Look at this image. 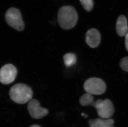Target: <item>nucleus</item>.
Masks as SVG:
<instances>
[{
    "label": "nucleus",
    "mask_w": 128,
    "mask_h": 127,
    "mask_svg": "<svg viewBox=\"0 0 128 127\" xmlns=\"http://www.w3.org/2000/svg\"><path fill=\"white\" fill-rule=\"evenodd\" d=\"M57 19L61 28L64 30H69L76 25L78 20V14L72 6H63L58 10Z\"/></svg>",
    "instance_id": "obj_1"
},
{
    "label": "nucleus",
    "mask_w": 128,
    "mask_h": 127,
    "mask_svg": "<svg viewBox=\"0 0 128 127\" xmlns=\"http://www.w3.org/2000/svg\"><path fill=\"white\" fill-rule=\"evenodd\" d=\"M11 100L18 104H24L30 102L32 98V90L30 87L24 83H18L12 86L9 91Z\"/></svg>",
    "instance_id": "obj_2"
},
{
    "label": "nucleus",
    "mask_w": 128,
    "mask_h": 127,
    "mask_svg": "<svg viewBox=\"0 0 128 127\" xmlns=\"http://www.w3.org/2000/svg\"><path fill=\"white\" fill-rule=\"evenodd\" d=\"M5 20L8 24L18 31H22L24 28V23L20 11L12 7L8 9L5 14Z\"/></svg>",
    "instance_id": "obj_3"
},
{
    "label": "nucleus",
    "mask_w": 128,
    "mask_h": 127,
    "mask_svg": "<svg viewBox=\"0 0 128 127\" xmlns=\"http://www.w3.org/2000/svg\"><path fill=\"white\" fill-rule=\"evenodd\" d=\"M92 106L96 108L98 116L102 119H110L114 112V105L111 101L108 99L94 101Z\"/></svg>",
    "instance_id": "obj_4"
},
{
    "label": "nucleus",
    "mask_w": 128,
    "mask_h": 127,
    "mask_svg": "<svg viewBox=\"0 0 128 127\" xmlns=\"http://www.w3.org/2000/svg\"><path fill=\"white\" fill-rule=\"evenodd\" d=\"M84 87L86 92L91 95H102L106 89V85L104 80L98 78L87 79L84 83Z\"/></svg>",
    "instance_id": "obj_5"
},
{
    "label": "nucleus",
    "mask_w": 128,
    "mask_h": 127,
    "mask_svg": "<svg viewBox=\"0 0 128 127\" xmlns=\"http://www.w3.org/2000/svg\"><path fill=\"white\" fill-rule=\"evenodd\" d=\"M18 70L11 64L4 65L0 69V82L4 85H9L16 79Z\"/></svg>",
    "instance_id": "obj_6"
},
{
    "label": "nucleus",
    "mask_w": 128,
    "mask_h": 127,
    "mask_svg": "<svg viewBox=\"0 0 128 127\" xmlns=\"http://www.w3.org/2000/svg\"><path fill=\"white\" fill-rule=\"evenodd\" d=\"M28 109L30 116L35 119H42L48 114V110L42 107L40 102L35 99H32L29 102Z\"/></svg>",
    "instance_id": "obj_7"
},
{
    "label": "nucleus",
    "mask_w": 128,
    "mask_h": 127,
    "mask_svg": "<svg viewBox=\"0 0 128 127\" xmlns=\"http://www.w3.org/2000/svg\"><path fill=\"white\" fill-rule=\"evenodd\" d=\"M101 41V35L98 30L91 29L87 31L86 36V42L91 48H96L99 46Z\"/></svg>",
    "instance_id": "obj_8"
},
{
    "label": "nucleus",
    "mask_w": 128,
    "mask_h": 127,
    "mask_svg": "<svg viewBox=\"0 0 128 127\" xmlns=\"http://www.w3.org/2000/svg\"><path fill=\"white\" fill-rule=\"evenodd\" d=\"M116 31L120 37L125 36L128 31L127 19L124 15H121L118 17L116 21Z\"/></svg>",
    "instance_id": "obj_9"
},
{
    "label": "nucleus",
    "mask_w": 128,
    "mask_h": 127,
    "mask_svg": "<svg viewBox=\"0 0 128 127\" xmlns=\"http://www.w3.org/2000/svg\"><path fill=\"white\" fill-rule=\"evenodd\" d=\"M89 127H114V121L113 119L98 118L91 119L88 121Z\"/></svg>",
    "instance_id": "obj_10"
},
{
    "label": "nucleus",
    "mask_w": 128,
    "mask_h": 127,
    "mask_svg": "<svg viewBox=\"0 0 128 127\" xmlns=\"http://www.w3.org/2000/svg\"><path fill=\"white\" fill-rule=\"evenodd\" d=\"M64 64L66 67H70L75 64L77 61V58L75 54L68 53L63 57Z\"/></svg>",
    "instance_id": "obj_11"
},
{
    "label": "nucleus",
    "mask_w": 128,
    "mask_h": 127,
    "mask_svg": "<svg viewBox=\"0 0 128 127\" xmlns=\"http://www.w3.org/2000/svg\"><path fill=\"white\" fill-rule=\"evenodd\" d=\"M94 102V97L90 94L86 93L80 97L79 102L81 105L84 107L88 106H92Z\"/></svg>",
    "instance_id": "obj_12"
},
{
    "label": "nucleus",
    "mask_w": 128,
    "mask_h": 127,
    "mask_svg": "<svg viewBox=\"0 0 128 127\" xmlns=\"http://www.w3.org/2000/svg\"><path fill=\"white\" fill-rule=\"evenodd\" d=\"M81 5L85 10L90 12L92 9L94 5L93 0H79Z\"/></svg>",
    "instance_id": "obj_13"
},
{
    "label": "nucleus",
    "mask_w": 128,
    "mask_h": 127,
    "mask_svg": "<svg viewBox=\"0 0 128 127\" xmlns=\"http://www.w3.org/2000/svg\"><path fill=\"white\" fill-rule=\"evenodd\" d=\"M120 65L123 70L128 72V57L123 58L120 62Z\"/></svg>",
    "instance_id": "obj_14"
},
{
    "label": "nucleus",
    "mask_w": 128,
    "mask_h": 127,
    "mask_svg": "<svg viewBox=\"0 0 128 127\" xmlns=\"http://www.w3.org/2000/svg\"><path fill=\"white\" fill-rule=\"evenodd\" d=\"M125 47L126 51H128V31L127 34L125 35Z\"/></svg>",
    "instance_id": "obj_15"
},
{
    "label": "nucleus",
    "mask_w": 128,
    "mask_h": 127,
    "mask_svg": "<svg viewBox=\"0 0 128 127\" xmlns=\"http://www.w3.org/2000/svg\"><path fill=\"white\" fill-rule=\"evenodd\" d=\"M30 127H41L40 126L38 125H33L31 126Z\"/></svg>",
    "instance_id": "obj_16"
},
{
    "label": "nucleus",
    "mask_w": 128,
    "mask_h": 127,
    "mask_svg": "<svg viewBox=\"0 0 128 127\" xmlns=\"http://www.w3.org/2000/svg\"><path fill=\"white\" fill-rule=\"evenodd\" d=\"M81 115H82V116H85V114H84V113H82V114H81Z\"/></svg>",
    "instance_id": "obj_17"
}]
</instances>
